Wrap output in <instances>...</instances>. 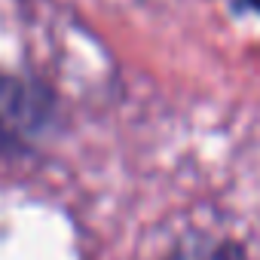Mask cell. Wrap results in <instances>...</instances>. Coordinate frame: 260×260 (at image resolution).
<instances>
[{
  "instance_id": "3957f363",
  "label": "cell",
  "mask_w": 260,
  "mask_h": 260,
  "mask_svg": "<svg viewBox=\"0 0 260 260\" xmlns=\"http://www.w3.org/2000/svg\"><path fill=\"white\" fill-rule=\"evenodd\" d=\"M226 7H230L236 16H242V13H254V16H260V0H226Z\"/></svg>"
},
{
  "instance_id": "7a4b0ae2",
  "label": "cell",
  "mask_w": 260,
  "mask_h": 260,
  "mask_svg": "<svg viewBox=\"0 0 260 260\" xmlns=\"http://www.w3.org/2000/svg\"><path fill=\"white\" fill-rule=\"evenodd\" d=\"M169 260H245V251L236 242H193Z\"/></svg>"
},
{
  "instance_id": "6da1fadb",
  "label": "cell",
  "mask_w": 260,
  "mask_h": 260,
  "mask_svg": "<svg viewBox=\"0 0 260 260\" xmlns=\"http://www.w3.org/2000/svg\"><path fill=\"white\" fill-rule=\"evenodd\" d=\"M52 98L37 83L0 71V153H19L46 128Z\"/></svg>"
}]
</instances>
